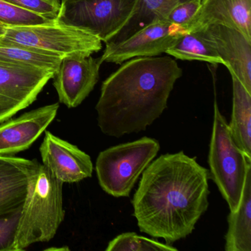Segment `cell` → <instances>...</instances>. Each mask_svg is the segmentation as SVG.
<instances>
[{
  "mask_svg": "<svg viewBox=\"0 0 251 251\" xmlns=\"http://www.w3.org/2000/svg\"><path fill=\"white\" fill-rule=\"evenodd\" d=\"M208 170L183 151L152 161L132 200L140 231L170 245L187 237L208 209Z\"/></svg>",
  "mask_w": 251,
  "mask_h": 251,
  "instance_id": "cell-1",
  "label": "cell"
},
{
  "mask_svg": "<svg viewBox=\"0 0 251 251\" xmlns=\"http://www.w3.org/2000/svg\"><path fill=\"white\" fill-rule=\"evenodd\" d=\"M182 70L168 55L123 63L102 82L95 109L103 134L120 138L146 130L167 108Z\"/></svg>",
  "mask_w": 251,
  "mask_h": 251,
  "instance_id": "cell-2",
  "label": "cell"
},
{
  "mask_svg": "<svg viewBox=\"0 0 251 251\" xmlns=\"http://www.w3.org/2000/svg\"><path fill=\"white\" fill-rule=\"evenodd\" d=\"M64 183L39 164L29 180L13 244V251H23L39 242H50L65 217Z\"/></svg>",
  "mask_w": 251,
  "mask_h": 251,
  "instance_id": "cell-3",
  "label": "cell"
},
{
  "mask_svg": "<svg viewBox=\"0 0 251 251\" xmlns=\"http://www.w3.org/2000/svg\"><path fill=\"white\" fill-rule=\"evenodd\" d=\"M208 161L209 178L217 185L230 211H236L242 198L247 173L251 167V158L235 143L216 100Z\"/></svg>",
  "mask_w": 251,
  "mask_h": 251,
  "instance_id": "cell-4",
  "label": "cell"
},
{
  "mask_svg": "<svg viewBox=\"0 0 251 251\" xmlns=\"http://www.w3.org/2000/svg\"><path fill=\"white\" fill-rule=\"evenodd\" d=\"M159 151L158 141L145 136L102 151L95 167L100 186L114 198H128Z\"/></svg>",
  "mask_w": 251,
  "mask_h": 251,
  "instance_id": "cell-5",
  "label": "cell"
},
{
  "mask_svg": "<svg viewBox=\"0 0 251 251\" xmlns=\"http://www.w3.org/2000/svg\"><path fill=\"white\" fill-rule=\"evenodd\" d=\"M0 41L30 47L62 58L91 56L102 48V42L98 36L58 19L35 25L6 26Z\"/></svg>",
  "mask_w": 251,
  "mask_h": 251,
  "instance_id": "cell-6",
  "label": "cell"
},
{
  "mask_svg": "<svg viewBox=\"0 0 251 251\" xmlns=\"http://www.w3.org/2000/svg\"><path fill=\"white\" fill-rule=\"evenodd\" d=\"M137 0H67L61 5L58 20L84 29L104 43L130 18Z\"/></svg>",
  "mask_w": 251,
  "mask_h": 251,
  "instance_id": "cell-7",
  "label": "cell"
},
{
  "mask_svg": "<svg viewBox=\"0 0 251 251\" xmlns=\"http://www.w3.org/2000/svg\"><path fill=\"white\" fill-rule=\"evenodd\" d=\"M184 28L167 20L155 22L112 48H105L99 58L103 62L122 64L138 57H155L165 52L183 35Z\"/></svg>",
  "mask_w": 251,
  "mask_h": 251,
  "instance_id": "cell-8",
  "label": "cell"
},
{
  "mask_svg": "<svg viewBox=\"0 0 251 251\" xmlns=\"http://www.w3.org/2000/svg\"><path fill=\"white\" fill-rule=\"evenodd\" d=\"M100 66L92 55L64 57L52 77L59 102L69 108L80 105L98 83Z\"/></svg>",
  "mask_w": 251,
  "mask_h": 251,
  "instance_id": "cell-9",
  "label": "cell"
},
{
  "mask_svg": "<svg viewBox=\"0 0 251 251\" xmlns=\"http://www.w3.org/2000/svg\"><path fill=\"white\" fill-rule=\"evenodd\" d=\"M39 151L42 164L61 183H77L92 177L94 166L91 157L51 132L45 131Z\"/></svg>",
  "mask_w": 251,
  "mask_h": 251,
  "instance_id": "cell-10",
  "label": "cell"
},
{
  "mask_svg": "<svg viewBox=\"0 0 251 251\" xmlns=\"http://www.w3.org/2000/svg\"><path fill=\"white\" fill-rule=\"evenodd\" d=\"M59 103L50 104L0 123V155L13 156L29 149L55 120Z\"/></svg>",
  "mask_w": 251,
  "mask_h": 251,
  "instance_id": "cell-11",
  "label": "cell"
},
{
  "mask_svg": "<svg viewBox=\"0 0 251 251\" xmlns=\"http://www.w3.org/2000/svg\"><path fill=\"white\" fill-rule=\"evenodd\" d=\"M214 48L230 75L251 94V42L235 29L211 25L199 30Z\"/></svg>",
  "mask_w": 251,
  "mask_h": 251,
  "instance_id": "cell-12",
  "label": "cell"
},
{
  "mask_svg": "<svg viewBox=\"0 0 251 251\" xmlns=\"http://www.w3.org/2000/svg\"><path fill=\"white\" fill-rule=\"evenodd\" d=\"M211 25L235 29L251 42V0H202L187 32Z\"/></svg>",
  "mask_w": 251,
  "mask_h": 251,
  "instance_id": "cell-13",
  "label": "cell"
},
{
  "mask_svg": "<svg viewBox=\"0 0 251 251\" xmlns=\"http://www.w3.org/2000/svg\"><path fill=\"white\" fill-rule=\"evenodd\" d=\"M39 164L36 159L0 155V216L22 208L29 180Z\"/></svg>",
  "mask_w": 251,
  "mask_h": 251,
  "instance_id": "cell-14",
  "label": "cell"
},
{
  "mask_svg": "<svg viewBox=\"0 0 251 251\" xmlns=\"http://www.w3.org/2000/svg\"><path fill=\"white\" fill-rule=\"evenodd\" d=\"M189 1L192 0H137L130 18L116 34L105 42V48L121 43L151 23L166 20L174 7Z\"/></svg>",
  "mask_w": 251,
  "mask_h": 251,
  "instance_id": "cell-15",
  "label": "cell"
},
{
  "mask_svg": "<svg viewBox=\"0 0 251 251\" xmlns=\"http://www.w3.org/2000/svg\"><path fill=\"white\" fill-rule=\"evenodd\" d=\"M226 251H251V167L248 169L242 198L236 211L227 216Z\"/></svg>",
  "mask_w": 251,
  "mask_h": 251,
  "instance_id": "cell-16",
  "label": "cell"
},
{
  "mask_svg": "<svg viewBox=\"0 0 251 251\" xmlns=\"http://www.w3.org/2000/svg\"><path fill=\"white\" fill-rule=\"evenodd\" d=\"M233 106L229 129L235 143L251 158V94L233 75Z\"/></svg>",
  "mask_w": 251,
  "mask_h": 251,
  "instance_id": "cell-17",
  "label": "cell"
},
{
  "mask_svg": "<svg viewBox=\"0 0 251 251\" xmlns=\"http://www.w3.org/2000/svg\"><path fill=\"white\" fill-rule=\"evenodd\" d=\"M62 58L30 47L0 41V61L33 67L55 74Z\"/></svg>",
  "mask_w": 251,
  "mask_h": 251,
  "instance_id": "cell-18",
  "label": "cell"
},
{
  "mask_svg": "<svg viewBox=\"0 0 251 251\" xmlns=\"http://www.w3.org/2000/svg\"><path fill=\"white\" fill-rule=\"evenodd\" d=\"M165 53L183 61H204L214 65H224L217 51L202 37L199 30L183 35Z\"/></svg>",
  "mask_w": 251,
  "mask_h": 251,
  "instance_id": "cell-19",
  "label": "cell"
},
{
  "mask_svg": "<svg viewBox=\"0 0 251 251\" xmlns=\"http://www.w3.org/2000/svg\"><path fill=\"white\" fill-rule=\"evenodd\" d=\"M106 251H177L170 244H163L133 232L123 233L109 242Z\"/></svg>",
  "mask_w": 251,
  "mask_h": 251,
  "instance_id": "cell-20",
  "label": "cell"
},
{
  "mask_svg": "<svg viewBox=\"0 0 251 251\" xmlns=\"http://www.w3.org/2000/svg\"><path fill=\"white\" fill-rule=\"evenodd\" d=\"M52 20H54L17 6L6 0H0V23L10 27L35 25Z\"/></svg>",
  "mask_w": 251,
  "mask_h": 251,
  "instance_id": "cell-21",
  "label": "cell"
},
{
  "mask_svg": "<svg viewBox=\"0 0 251 251\" xmlns=\"http://www.w3.org/2000/svg\"><path fill=\"white\" fill-rule=\"evenodd\" d=\"M201 2L202 0H192L176 5L170 11L166 20L183 27L187 31V27L196 16Z\"/></svg>",
  "mask_w": 251,
  "mask_h": 251,
  "instance_id": "cell-22",
  "label": "cell"
},
{
  "mask_svg": "<svg viewBox=\"0 0 251 251\" xmlns=\"http://www.w3.org/2000/svg\"><path fill=\"white\" fill-rule=\"evenodd\" d=\"M21 208L0 216V251H13Z\"/></svg>",
  "mask_w": 251,
  "mask_h": 251,
  "instance_id": "cell-23",
  "label": "cell"
},
{
  "mask_svg": "<svg viewBox=\"0 0 251 251\" xmlns=\"http://www.w3.org/2000/svg\"><path fill=\"white\" fill-rule=\"evenodd\" d=\"M6 1L20 8L45 16L50 20H56L61 10V6L50 3L46 0H6Z\"/></svg>",
  "mask_w": 251,
  "mask_h": 251,
  "instance_id": "cell-24",
  "label": "cell"
},
{
  "mask_svg": "<svg viewBox=\"0 0 251 251\" xmlns=\"http://www.w3.org/2000/svg\"><path fill=\"white\" fill-rule=\"evenodd\" d=\"M18 70V64L0 61V101L14 81Z\"/></svg>",
  "mask_w": 251,
  "mask_h": 251,
  "instance_id": "cell-25",
  "label": "cell"
},
{
  "mask_svg": "<svg viewBox=\"0 0 251 251\" xmlns=\"http://www.w3.org/2000/svg\"><path fill=\"white\" fill-rule=\"evenodd\" d=\"M50 3L53 4V5H58V6H61V0H46Z\"/></svg>",
  "mask_w": 251,
  "mask_h": 251,
  "instance_id": "cell-26",
  "label": "cell"
},
{
  "mask_svg": "<svg viewBox=\"0 0 251 251\" xmlns=\"http://www.w3.org/2000/svg\"><path fill=\"white\" fill-rule=\"evenodd\" d=\"M5 27H6V25H5L0 23V36L3 34L4 32H5Z\"/></svg>",
  "mask_w": 251,
  "mask_h": 251,
  "instance_id": "cell-27",
  "label": "cell"
},
{
  "mask_svg": "<svg viewBox=\"0 0 251 251\" xmlns=\"http://www.w3.org/2000/svg\"><path fill=\"white\" fill-rule=\"evenodd\" d=\"M65 1H67V0H61V2L62 3V2H64Z\"/></svg>",
  "mask_w": 251,
  "mask_h": 251,
  "instance_id": "cell-28",
  "label": "cell"
}]
</instances>
